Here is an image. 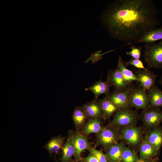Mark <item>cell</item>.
<instances>
[{
    "label": "cell",
    "mask_w": 162,
    "mask_h": 162,
    "mask_svg": "<svg viewBox=\"0 0 162 162\" xmlns=\"http://www.w3.org/2000/svg\"><path fill=\"white\" fill-rule=\"evenodd\" d=\"M162 39V28H155L148 32L137 40L127 44L124 46L137 43H153Z\"/></svg>",
    "instance_id": "obj_14"
},
{
    "label": "cell",
    "mask_w": 162,
    "mask_h": 162,
    "mask_svg": "<svg viewBox=\"0 0 162 162\" xmlns=\"http://www.w3.org/2000/svg\"><path fill=\"white\" fill-rule=\"evenodd\" d=\"M148 91L150 107L162 106V91L154 85Z\"/></svg>",
    "instance_id": "obj_19"
},
{
    "label": "cell",
    "mask_w": 162,
    "mask_h": 162,
    "mask_svg": "<svg viewBox=\"0 0 162 162\" xmlns=\"http://www.w3.org/2000/svg\"><path fill=\"white\" fill-rule=\"evenodd\" d=\"M146 159L142 160L141 159H137L134 162H153V160H151L150 161L147 160Z\"/></svg>",
    "instance_id": "obj_30"
},
{
    "label": "cell",
    "mask_w": 162,
    "mask_h": 162,
    "mask_svg": "<svg viewBox=\"0 0 162 162\" xmlns=\"http://www.w3.org/2000/svg\"><path fill=\"white\" fill-rule=\"evenodd\" d=\"M122 136L129 144L133 146L137 145L142 140L141 129L133 126L124 128L122 132Z\"/></svg>",
    "instance_id": "obj_11"
},
{
    "label": "cell",
    "mask_w": 162,
    "mask_h": 162,
    "mask_svg": "<svg viewBox=\"0 0 162 162\" xmlns=\"http://www.w3.org/2000/svg\"><path fill=\"white\" fill-rule=\"evenodd\" d=\"M145 140L158 150L162 146V129L159 126L154 128L147 135Z\"/></svg>",
    "instance_id": "obj_16"
},
{
    "label": "cell",
    "mask_w": 162,
    "mask_h": 162,
    "mask_svg": "<svg viewBox=\"0 0 162 162\" xmlns=\"http://www.w3.org/2000/svg\"><path fill=\"white\" fill-rule=\"evenodd\" d=\"M131 50L126 53L127 55H129L132 58L136 59H140L141 57L142 47H136L133 45L130 46Z\"/></svg>",
    "instance_id": "obj_27"
},
{
    "label": "cell",
    "mask_w": 162,
    "mask_h": 162,
    "mask_svg": "<svg viewBox=\"0 0 162 162\" xmlns=\"http://www.w3.org/2000/svg\"><path fill=\"white\" fill-rule=\"evenodd\" d=\"M73 142L75 149V160L76 161L80 160L82 152L90 146L87 138L80 133H76L73 134Z\"/></svg>",
    "instance_id": "obj_10"
},
{
    "label": "cell",
    "mask_w": 162,
    "mask_h": 162,
    "mask_svg": "<svg viewBox=\"0 0 162 162\" xmlns=\"http://www.w3.org/2000/svg\"><path fill=\"white\" fill-rule=\"evenodd\" d=\"M141 117L144 125L148 128H154L162 122V112L159 107H150L142 112Z\"/></svg>",
    "instance_id": "obj_5"
},
{
    "label": "cell",
    "mask_w": 162,
    "mask_h": 162,
    "mask_svg": "<svg viewBox=\"0 0 162 162\" xmlns=\"http://www.w3.org/2000/svg\"><path fill=\"white\" fill-rule=\"evenodd\" d=\"M87 149L90 153L98 159L99 162H110L106 154L101 151L97 150L90 146Z\"/></svg>",
    "instance_id": "obj_26"
},
{
    "label": "cell",
    "mask_w": 162,
    "mask_h": 162,
    "mask_svg": "<svg viewBox=\"0 0 162 162\" xmlns=\"http://www.w3.org/2000/svg\"><path fill=\"white\" fill-rule=\"evenodd\" d=\"M117 68L123 74L125 81L128 83L131 84L133 81H138V79L133 71L126 68L124 62L120 56L119 57Z\"/></svg>",
    "instance_id": "obj_23"
},
{
    "label": "cell",
    "mask_w": 162,
    "mask_h": 162,
    "mask_svg": "<svg viewBox=\"0 0 162 162\" xmlns=\"http://www.w3.org/2000/svg\"><path fill=\"white\" fill-rule=\"evenodd\" d=\"M110 87L106 81H104L100 80L86 90L91 91L94 94L95 99H97L99 95L103 94H106V96L110 94Z\"/></svg>",
    "instance_id": "obj_18"
},
{
    "label": "cell",
    "mask_w": 162,
    "mask_h": 162,
    "mask_svg": "<svg viewBox=\"0 0 162 162\" xmlns=\"http://www.w3.org/2000/svg\"><path fill=\"white\" fill-rule=\"evenodd\" d=\"M106 81L110 87L113 86L117 91H126L132 85L126 82L123 74L117 68L113 70H109Z\"/></svg>",
    "instance_id": "obj_7"
},
{
    "label": "cell",
    "mask_w": 162,
    "mask_h": 162,
    "mask_svg": "<svg viewBox=\"0 0 162 162\" xmlns=\"http://www.w3.org/2000/svg\"><path fill=\"white\" fill-rule=\"evenodd\" d=\"M140 159L145 160L156 156L158 150L145 140L140 146Z\"/></svg>",
    "instance_id": "obj_21"
},
{
    "label": "cell",
    "mask_w": 162,
    "mask_h": 162,
    "mask_svg": "<svg viewBox=\"0 0 162 162\" xmlns=\"http://www.w3.org/2000/svg\"><path fill=\"white\" fill-rule=\"evenodd\" d=\"M103 129L99 118L90 119L82 129L83 133L86 134L98 133Z\"/></svg>",
    "instance_id": "obj_22"
},
{
    "label": "cell",
    "mask_w": 162,
    "mask_h": 162,
    "mask_svg": "<svg viewBox=\"0 0 162 162\" xmlns=\"http://www.w3.org/2000/svg\"><path fill=\"white\" fill-rule=\"evenodd\" d=\"M65 138L58 136L52 138L44 146L50 155L57 154L63 145Z\"/></svg>",
    "instance_id": "obj_17"
},
{
    "label": "cell",
    "mask_w": 162,
    "mask_h": 162,
    "mask_svg": "<svg viewBox=\"0 0 162 162\" xmlns=\"http://www.w3.org/2000/svg\"><path fill=\"white\" fill-rule=\"evenodd\" d=\"M130 88L125 91L115 90L106 96L118 107L119 110L129 109L130 107L129 104Z\"/></svg>",
    "instance_id": "obj_8"
},
{
    "label": "cell",
    "mask_w": 162,
    "mask_h": 162,
    "mask_svg": "<svg viewBox=\"0 0 162 162\" xmlns=\"http://www.w3.org/2000/svg\"><path fill=\"white\" fill-rule=\"evenodd\" d=\"M124 148L122 143H117L108 148L106 155L110 162H120Z\"/></svg>",
    "instance_id": "obj_15"
},
{
    "label": "cell",
    "mask_w": 162,
    "mask_h": 162,
    "mask_svg": "<svg viewBox=\"0 0 162 162\" xmlns=\"http://www.w3.org/2000/svg\"><path fill=\"white\" fill-rule=\"evenodd\" d=\"M72 117L75 124L78 126L82 125L88 118L82 106L77 107L74 110Z\"/></svg>",
    "instance_id": "obj_24"
},
{
    "label": "cell",
    "mask_w": 162,
    "mask_h": 162,
    "mask_svg": "<svg viewBox=\"0 0 162 162\" xmlns=\"http://www.w3.org/2000/svg\"><path fill=\"white\" fill-rule=\"evenodd\" d=\"M73 134L72 131H69L67 140L62 148V155L60 158L61 162H70L72 156L74 155L75 149L73 142Z\"/></svg>",
    "instance_id": "obj_12"
},
{
    "label": "cell",
    "mask_w": 162,
    "mask_h": 162,
    "mask_svg": "<svg viewBox=\"0 0 162 162\" xmlns=\"http://www.w3.org/2000/svg\"><path fill=\"white\" fill-rule=\"evenodd\" d=\"M98 101L103 113L104 119L109 118L114 112L119 110L107 96L99 100Z\"/></svg>",
    "instance_id": "obj_20"
},
{
    "label": "cell",
    "mask_w": 162,
    "mask_h": 162,
    "mask_svg": "<svg viewBox=\"0 0 162 162\" xmlns=\"http://www.w3.org/2000/svg\"><path fill=\"white\" fill-rule=\"evenodd\" d=\"M144 46V61L148 67L162 68V42L145 44Z\"/></svg>",
    "instance_id": "obj_2"
},
{
    "label": "cell",
    "mask_w": 162,
    "mask_h": 162,
    "mask_svg": "<svg viewBox=\"0 0 162 162\" xmlns=\"http://www.w3.org/2000/svg\"><path fill=\"white\" fill-rule=\"evenodd\" d=\"M134 74L140 82V86L148 90L154 85L157 76L148 70L138 69Z\"/></svg>",
    "instance_id": "obj_9"
},
{
    "label": "cell",
    "mask_w": 162,
    "mask_h": 162,
    "mask_svg": "<svg viewBox=\"0 0 162 162\" xmlns=\"http://www.w3.org/2000/svg\"><path fill=\"white\" fill-rule=\"evenodd\" d=\"M159 83H160V84L162 85V76L160 80V81H159Z\"/></svg>",
    "instance_id": "obj_31"
},
{
    "label": "cell",
    "mask_w": 162,
    "mask_h": 162,
    "mask_svg": "<svg viewBox=\"0 0 162 162\" xmlns=\"http://www.w3.org/2000/svg\"><path fill=\"white\" fill-rule=\"evenodd\" d=\"M74 162L72 161V162ZM76 162H77V161H76Z\"/></svg>",
    "instance_id": "obj_32"
},
{
    "label": "cell",
    "mask_w": 162,
    "mask_h": 162,
    "mask_svg": "<svg viewBox=\"0 0 162 162\" xmlns=\"http://www.w3.org/2000/svg\"><path fill=\"white\" fill-rule=\"evenodd\" d=\"M124 64L126 66L131 65L138 69L148 70L144 67L142 62L140 59H136L132 58L128 62H125Z\"/></svg>",
    "instance_id": "obj_28"
},
{
    "label": "cell",
    "mask_w": 162,
    "mask_h": 162,
    "mask_svg": "<svg viewBox=\"0 0 162 162\" xmlns=\"http://www.w3.org/2000/svg\"><path fill=\"white\" fill-rule=\"evenodd\" d=\"M83 159L85 162H99L98 159L90 153L88 156L84 158Z\"/></svg>",
    "instance_id": "obj_29"
},
{
    "label": "cell",
    "mask_w": 162,
    "mask_h": 162,
    "mask_svg": "<svg viewBox=\"0 0 162 162\" xmlns=\"http://www.w3.org/2000/svg\"><path fill=\"white\" fill-rule=\"evenodd\" d=\"M130 107L137 109L146 110L150 107L148 95L146 90L139 86L134 87L131 85L129 94Z\"/></svg>",
    "instance_id": "obj_3"
},
{
    "label": "cell",
    "mask_w": 162,
    "mask_h": 162,
    "mask_svg": "<svg viewBox=\"0 0 162 162\" xmlns=\"http://www.w3.org/2000/svg\"><path fill=\"white\" fill-rule=\"evenodd\" d=\"M137 159L136 155L130 148L124 147L122 153L121 162H134Z\"/></svg>",
    "instance_id": "obj_25"
},
{
    "label": "cell",
    "mask_w": 162,
    "mask_h": 162,
    "mask_svg": "<svg viewBox=\"0 0 162 162\" xmlns=\"http://www.w3.org/2000/svg\"><path fill=\"white\" fill-rule=\"evenodd\" d=\"M88 117L90 119L103 118V114L98 100H93L82 106Z\"/></svg>",
    "instance_id": "obj_13"
},
{
    "label": "cell",
    "mask_w": 162,
    "mask_h": 162,
    "mask_svg": "<svg viewBox=\"0 0 162 162\" xmlns=\"http://www.w3.org/2000/svg\"><path fill=\"white\" fill-rule=\"evenodd\" d=\"M137 114L129 109L119 110L115 113L112 121L115 125L125 128L132 126L136 122Z\"/></svg>",
    "instance_id": "obj_4"
},
{
    "label": "cell",
    "mask_w": 162,
    "mask_h": 162,
    "mask_svg": "<svg viewBox=\"0 0 162 162\" xmlns=\"http://www.w3.org/2000/svg\"><path fill=\"white\" fill-rule=\"evenodd\" d=\"M156 16L152 0H117L108 6L100 18L111 36L128 44L155 28L159 25Z\"/></svg>",
    "instance_id": "obj_1"
},
{
    "label": "cell",
    "mask_w": 162,
    "mask_h": 162,
    "mask_svg": "<svg viewBox=\"0 0 162 162\" xmlns=\"http://www.w3.org/2000/svg\"><path fill=\"white\" fill-rule=\"evenodd\" d=\"M97 134V144L107 148L118 143L121 136L117 130L110 128H103Z\"/></svg>",
    "instance_id": "obj_6"
}]
</instances>
